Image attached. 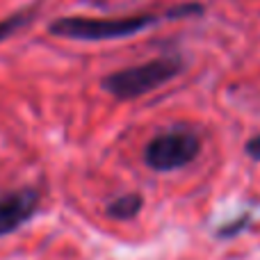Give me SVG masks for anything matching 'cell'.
I'll use <instances>...</instances> for the list:
<instances>
[{
    "instance_id": "obj_2",
    "label": "cell",
    "mask_w": 260,
    "mask_h": 260,
    "mask_svg": "<svg viewBox=\"0 0 260 260\" xmlns=\"http://www.w3.org/2000/svg\"><path fill=\"white\" fill-rule=\"evenodd\" d=\"M155 23L153 14H137V16L121 18H89V16H62L50 23L48 30L55 37L76 41H105V39H123L137 35Z\"/></svg>"
},
{
    "instance_id": "obj_4",
    "label": "cell",
    "mask_w": 260,
    "mask_h": 260,
    "mask_svg": "<svg viewBox=\"0 0 260 260\" xmlns=\"http://www.w3.org/2000/svg\"><path fill=\"white\" fill-rule=\"evenodd\" d=\"M39 208V192L32 187L0 194V238L21 229Z\"/></svg>"
},
{
    "instance_id": "obj_1",
    "label": "cell",
    "mask_w": 260,
    "mask_h": 260,
    "mask_svg": "<svg viewBox=\"0 0 260 260\" xmlns=\"http://www.w3.org/2000/svg\"><path fill=\"white\" fill-rule=\"evenodd\" d=\"M180 69H183L180 59L167 55V57H157L151 62L135 64V67L110 73L103 80V89L119 101H133L162 87L165 82L174 80L180 73Z\"/></svg>"
},
{
    "instance_id": "obj_8",
    "label": "cell",
    "mask_w": 260,
    "mask_h": 260,
    "mask_svg": "<svg viewBox=\"0 0 260 260\" xmlns=\"http://www.w3.org/2000/svg\"><path fill=\"white\" fill-rule=\"evenodd\" d=\"M247 153L253 157V160H260V135L247 142Z\"/></svg>"
},
{
    "instance_id": "obj_6",
    "label": "cell",
    "mask_w": 260,
    "mask_h": 260,
    "mask_svg": "<svg viewBox=\"0 0 260 260\" xmlns=\"http://www.w3.org/2000/svg\"><path fill=\"white\" fill-rule=\"evenodd\" d=\"M30 16H32V9H23V12H16V14H12V16H7L5 21H0V44H3L5 39H9L18 27L25 25Z\"/></svg>"
},
{
    "instance_id": "obj_3",
    "label": "cell",
    "mask_w": 260,
    "mask_h": 260,
    "mask_svg": "<svg viewBox=\"0 0 260 260\" xmlns=\"http://www.w3.org/2000/svg\"><path fill=\"white\" fill-rule=\"evenodd\" d=\"M201 153V139L192 128L176 126L155 135L146 144L144 160L155 171H171L189 165Z\"/></svg>"
},
{
    "instance_id": "obj_5",
    "label": "cell",
    "mask_w": 260,
    "mask_h": 260,
    "mask_svg": "<svg viewBox=\"0 0 260 260\" xmlns=\"http://www.w3.org/2000/svg\"><path fill=\"white\" fill-rule=\"evenodd\" d=\"M139 210H142V197L139 194H121L114 201H110V206H108V215L121 221L137 217Z\"/></svg>"
},
{
    "instance_id": "obj_7",
    "label": "cell",
    "mask_w": 260,
    "mask_h": 260,
    "mask_svg": "<svg viewBox=\"0 0 260 260\" xmlns=\"http://www.w3.org/2000/svg\"><path fill=\"white\" fill-rule=\"evenodd\" d=\"M203 12V7L201 5H180V7H176V9H171L169 12V16H192V14H201Z\"/></svg>"
}]
</instances>
